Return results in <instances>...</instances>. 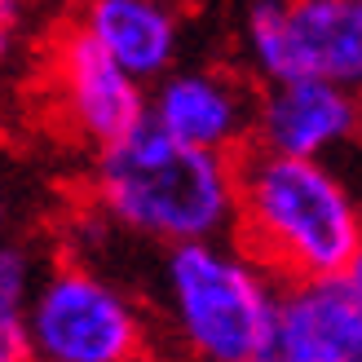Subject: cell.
Instances as JSON below:
<instances>
[{
    "label": "cell",
    "instance_id": "1",
    "mask_svg": "<svg viewBox=\"0 0 362 362\" xmlns=\"http://www.w3.org/2000/svg\"><path fill=\"white\" fill-rule=\"evenodd\" d=\"M93 204L111 226L159 247L230 239L239 221V155L190 146L146 119L98 151Z\"/></svg>",
    "mask_w": 362,
    "mask_h": 362
},
{
    "label": "cell",
    "instance_id": "2",
    "mask_svg": "<svg viewBox=\"0 0 362 362\" xmlns=\"http://www.w3.org/2000/svg\"><path fill=\"white\" fill-rule=\"evenodd\" d=\"M234 239L279 283L345 274L362 247V204L332 159L252 146L239 155Z\"/></svg>",
    "mask_w": 362,
    "mask_h": 362
},
{
    "label": "cell",
    "instance_id": "3",
    "mask_svg": "<svg viewBox=\"0 0 362 362\" xmlns=\"http://www.w3.org/2000/svg\"><path fill=\"white\" fill-rule=\"evenodd\" d=\"M279 279L234 239L164 247L159 305L181 349L199 362H274Z\"/></svg>",
    "mask_w": 362,
    "mask_h": 362
},
{
    "label": "cell",
    "instance_id": "4",
    "mask_svg": "<svg viewBox=\"0 0 362 362\" xmlns=\"http://www.w3.org/2000/svg\"><path fill=\"white\" fill-rule=\"evenodd\" d=\"M146 318L129 292L88 265H58L35 283L31 358L40 362H133L146 354Z\"/></svg>",
    "mask_w": 362,
    "mask_h": 362
},
{
    "label": "cell",
    "instance_id": "5",
    "mask_svg": "<svg viewBox=\"0 0 362 362\" xmlns=\"http://www.w3.org/2000/svg\"><path fill=\"white\" fill-rule=\"evenodd\" d=\"M243 49L265 84L322 76L362 88V13L354 0H252Z\"/></svg>",
    "mask_w": 362,
    "mask_h": 362
},
{
    "label": "cell",
    "instance_id": "6",
    "mask_svg": "<svg viewBox=\"0 0 362 362\" xmlns=\"http://www.w3.org/2000/svg\"><path fill=\"white\" fill-rule=\"evenodd\" d=\"M53 106L66 129L88 146H111L151 119V93L133 71H124L80 23L58 35L49 62Z\"/></svg>",
    "mask_w": 362,
    "mask_h": 362
},
{
    "label": "cell",
    "instance_id": "7",
    "mask_svg": "<svg viewBox=\"0 0 362 362\" xmlns=\"http://www.w3.org/2000/svg\"><path fill=\"white\" fill-rule=\"evenodd\" d=\"M252 146L305 159H332L349 146H362V88L322 76L265 84Z\"/></svg>",
    "mask_w": 362,
    "mask_h": 362
},
{
    "label": "cell",
    "instance_id": "8",
    "mask_svg": "<svg viewBox=\"0 0 362 362\" xmlns=\"http://www.w3.org/2000/svg\"><path fill=\"white\" fill-rule=\"evenodd\" d=\"M257 102L252 84L221 66H173L151 84V124L204 151L243 155L257 133Z\"/></svg>",
    "mask_w": 362,
    "mask_h": 362
},
{
    "label": "cell",
    "instance_id": "9",
    "mask_svg": "<svg viewBox=\"0 0 362 362\" xmlns=\"http://www.w3.org/2000/svg\"><path fill=\"white\" fill-rule=\"evenodd\" d=\"M274 362H362V296L345 274L283 287Z\"/></svg>",
    "mask_w": 362,
    "mask_h": 362
},
{
    "label": "cell",
    "instance_id": "10",
    "mask_svg": "<svg viewBox=\"0 0 362 362\" xmlns=\"http://www.w3.org/2000/svg\"><path fill=\"white\" fill-rule=\"evenodd\" d=\"M80 27L141 84L168 76L181 49V23L168 0H88Z\"/></svg>",
    "mask_w": 362,
    "mask_h": 362
},
{
    "label": "cell",
    "instance_id": "11",
    "mask_svg": "<svg viewBox=\"0 0 362 362\" xmlns=\"http://www.w3.org/2000/svg\"><path fill=\"white\" fill-rule=\"evenodd\" d=\"M31 300L35 274L27 252L0 247V362L31 358Z\"/></svg>",
    "mask_w": 362,
    "mask_h": 362
},
{
    "label": "cell",
    "instance_id": "12",
    "mask_svg": "<svg viewBox=\"0 0 362 362\" xmlns=\"http://www.w3.org/2000/svg\"><path fill=\"white\" fill-rule=\"evenodd\" d=\"M23 18V0H0V31H18Z\"/></svg>",
    "mask_w": 362,
    "mask_h": 362
},
{
    "label": "cell",
    "instance_id": "13",
    "mask_svg": "<svg viewBox=\"0 0 362 362\" xmlns=\"http://www.w3.org/2000/svg\"><path fill=\"white\" fill-rule=\"evenodd\" d=\"M345 279H349V283H354V292H358V296H362V247H358V252H354V261H349V265H345Z\"/></svg>",
    "mask_w": 362,
    "mask_h": 362
},
{
    "label": "cell",
    "instance_id": "14",
    "mask_svg": "<svg viewBox=\"0 0 362 362\" xmlns=\"http://www.w3.org/2000/svg\"><path fill=\"white\" fill-rule=\"evenodd\" d=\"M0 226H5V194H0Z\"/></svg>",
    "mask_w": 362,
    "mask_h": 362
},
{
    "label": "cell",
    "instance_id": "15",
    "mask_svg": "<svg viewBox=\"0 0 362 362\" xmlns=\"http://www.w3.org/2000/svg\"><path fill=\"white\" fill-rule=\"evenodd\" d=\"M354 5H358V13H362V0H354Z\"/></svg>",
    "mask_w": 362,
    "mask_h": 362
}]
</instances>
